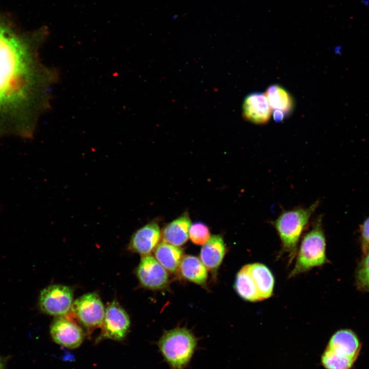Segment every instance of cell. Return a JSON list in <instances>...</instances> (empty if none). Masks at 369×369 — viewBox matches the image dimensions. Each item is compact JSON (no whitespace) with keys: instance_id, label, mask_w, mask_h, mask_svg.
Here are the masks:
<instances>
[{"instance_id":"8","label":"cell","mask_w":369,"mask_h":369,"mask_svg":"<svg viewBox=\"0 0 369 369\" xmlns=\"http://www.w3.org/2000/svg\"><path fill=\"white\" fill-rule=\"evenodd\" d=\"M101 339L121 340L127 335L130 326V320L125 310L115 301L105 309Z\"/></svg>"},{"instance_id":"10","label":"cell","mask_w":369,"mask_h":369,"mask_svg":"<svg viewBox=\"0 0 369 369\" xmlns=\"http://www.w3.org/2000/svg\"><path fill=\"white\" fill-rule=\"evenodd\" d=\"M161 232L156 222H150L132 235L128 248L142 256L150 255L159 243Z\"/></svg>"},{"instance_id":"16","label":"cell","mask_w":369,"mask_h":369,"mask_svg":"<svg viewBox=\"0 0 369 369\" xmlns=\"http://www.w3.org/2000/svg\"><path fill=\"white\" fill-rule=\"evenodd\" d=\"M185 279L201 286H205L208 279V270L198 258L192 255L183 256L178 269Z\"/></svg>"},{"instance_id":"19","label":"cell","mask_w":369,"mask_h":369,"mask_svg":"<svg viewBox=\"0 0 369 369\" xmlns=\"http://www.w3.org/2000/svg\"><path fill=\"white\" fill-rule=\"evenodd\" d=\"M264 94L272 110L281 111L285 115L290 113L293 108V101L283 87L278 85H271Z\"/></svg>"},{"instance_id":"21","label":"cell","mask_w":369,"mask_h":369,"mask_svg":"<svg viewBox=\"0 0 369 369\" xmlns=\"http://www.w3.org/2000/svg\"><path fill=\"white\" fill-rule=\"evenodd\" d=\"M189 235L191 241L199 245H203L211 237L208 227L199 222L190 225Z\"/></svg>"},{"instance_id":"17","label":"cell","mask_w":369,"mask_h":369,"mask_svg":"<svg viewBox=\"0 0 369 369\" xmlns=\"http://www.w3.org/2000/svg\"><path fill=\"white\" fill-rule=\"evenodd\" d=\"M183 252L176 247L164 241L159 243L154 250V257L168 272L175 273L178 271L183 257Z\"/></svg>"},{"instance_id":"22","label":"cell","mask_w":369,"mask_h":369,"mask_svg":"<svg viewBox=\"0 0 369 369\" xmlns=\"http://www.w3.org/2000/svg\"><path fill=\"white\" fill-rule=\"evenodd\" d=\"M357 281L362 288L369 290V250L358 270Z\"/></svg>"},{"instance_id":"25","label":"cell","mask_w":369,"mask_h":369,"mask_svg":"<svg viewBox=\"0 0 369 369\" xmlns=\"http://www.w3.org/2000/svg\"><path fill=\"white\" fill-rule=\"evenodd\" d=\"M6 359L0 356V369H5Z\"/></svg>"},{"instance_id":"13","label":"cell","mask_w":369,"mask_h":369,"mask_svg":"<svg viewBox=\"0 0 369 369\" xmlns=\"http://www.w3.org/2000/svg\"><path fill=\"white\" fill-rule=\"evenodd\" d=\"M327 347L340 355L356 360L361 350V343L354 332L348 329H342L332 336Z\"/></svg>"},{"instance_id":"3","label":"cell","mask_w":369,"mask_h":369,"mask_svg":"<svg viewBox=\"0 0 369 369\" xmlns=\"http://www.w3.org/2000/svg\"><path fill=\"white\" fill-rule=\"evenodd\" d=\"M295 258V264L289 278L321 266L328 261L321 217L314 221L311 230L303 235Z\"/></svg>"},{"instance_id":"15","label":"cell","mask_w":369,"mask_h":369,"mask_svg":"<svg viewBox=\"0 0 369 369\" xmlns=\"http://www.w3.org/2000/svg\"><path fill=\"white\" fill-rule=\"evenodd\" d=\"M259 294L260 301L270 298L273 294L275 278L271 270L264 264H248Z\"/></svg>"},{"instance_id":"26","label":"cell","mask_w":369,"mask_h":369,"mask_svg":"<svg viewBox=\"0 0 369 369\" xmlns=\"http://www.w3.org/2000/svg\"><path fill=\"white\" fill-rule=\"evenodd\" d=\"M360 4L365 6L368 7L369 6V0H360Z\"/></svg>"},{"instance_id":"9","label":"cell","mask_w":369,"mask_h":369,"mask_svg":"<svg viewBox=\"0 0 369 369\" xmlns=\"http://www.w3.org/2000/svg\"><path fill=\"white\" fill-rule=\"evenodd\" d=\"M50 332L55 342L68 348L79 347L84 339L81 327L65 316L54 318L50 325Z\"/></svg>"},{"instance_id":"14","label":"cell","mask_w":369,"mask_h":369,"mask_svg":"<svg viewBox=\"0 0 369 369\" xmlns=\"http://www.w3.org/2000/svg\"><path fill=\"white\" fill-rule=\"evenodd\" d=\"M191 220L187 213L168 223L162 230V241L176 247L183 245L189 237Z\"/></svg>"},{"instance_id":"24","label":"cell","mask_w":369,"mask_h":369,"mask_svg":"<svg viewBox=\"0 0 369 369\" xmlns=\"http://www.w3.org/2000/svg\"><path fill=\"white\" fill-rule=\"evenodd\" d=\"M285 114L282 111L279 110H274L273 117L275 121H280L283 120Z\"/></svg>"},{"instance_id":"4","label":"cell","mask_w":369,"mask_h":369,"mask_svg":"<svg viewBox=\"0 0 369 369\" xmlns=\"http://www.w3.org/2000/svg\"><path fill=\"white\" fill-rule=\"evenodd\" d=\"M197 341L189 329L176 327L165 332L157 344L170 369H185L196 350Z\"/></svg>"},{"instance_id":"18","label":"cell","mask_w":369,"mask_h":369,"mask_svg":"<svg viewBox=\"0 0 369 369\" xmlns=\"http://www.w3.org/2000/svg\"><path fill=\"white\" fill-rule=\"evenodd\" d=\"M234 288L238 295L249 302L259 301V296L253 278L248 264L243 265L237 272Z\"/></svg>"},{"instance_id":"12","label":"cell","mask_w":369,"mask_h":369,"mask_svg":"<svg viewBox=\"0 0 369 369\" xmlns=\"http://www.w3.org/2000/svg\"><path fill=\"white\" fill-rule=\"evenodd\" d=\"M227 249L223 238L220 235H214L201 248L200 254L201 261L208 270L216 276Z\"/></svg>"},{"instance_id":"2","label":"cell","mask_w":369,"mask_h":369,"mask_svg":"<svg viewBox=\"0 0 369 369\" xmlns=\"http://www.w3.org/2000/svg\"><path fill=\"white\" fill-rule=\"evenodd\" d=\"M318 205L319 201H317L309 207L283 210L275 220L271 221L281 241L278 256L286 254L289 264L295 258L299 240Z\"/></svg>"},{"instance_id":"20","label":"cell","mask_w":369,"mask_h":369,"mask_svg":"<svg viewBox=\"0 0 369 369\" xmlns=\"http://www.w3.org/2000/svg\"><path fill=\"white\" fill-rule=\"evenodd\" d=\"M321 361L325 369H351L356 360L326 347L321 356Z\"/></svg>"},{"instance_id":"6","label":"cell","mask_w":369,"mask_h":369,"mask_svg":"<svg viewBox=\"0 0 369 369\" xmlns=\"http://www.w3.org/2000/svg\"><path fill=\"white\" fill-rule=\"evenodd\" d=\"M71 310L84 326L92 329L101 326L105 313L104 304L95 293L86 294L72 304Z\"/></svg>"},{"instance_id":"7","label":"cell","mask_w":369,"mask_h":369,"mask_svg":"<svg viewBox=\"0 0 369 369\" xmlns=\"http://www.w3.org/2000/svg\"><path fill=\"white\" fill-rule=\"evenodd\" d=\"M136 274L140 284L148 289L163 290L169 283L167 271L150 254L142 256Z\"/></svg>"},{"instance_id":"1","label":"cell","mask_w":369,"mask_h":369,"mask_svg":"<svg viewBox=\"0 0 369 369\" xmlns=\"http://www.w3.org/2000/svg\"><path fill=\"white\" fill-rule=\"evenodd\" d=\"M45 31L23 33L0 20V139L32 138L56 74L40 60Z\"/></svg>"},{"instance_id":"11","label":"cell","mask_w":369,"mask_h":369,"mask_svg":"<svg viewBox=\"0 0 369 369\" xmlns=\"http://www.w3.org/2000/svg\"><path fill=\"white\" fill-rule=\"evenodd\" d=\"M272 112V109L264 93H253L244 100L242 115L247 120L252 123H266L270 120Z\"/></svg>"},{"instance_id":"23","label":"cell","mask_w":369,"mask_h":369,"mask_svg":"<svg viewBox=\"0 0 369 369\" xmlns=\"http://www.w3.org/2000/svg\"><path fill=\"white\" fill-rule=\"evenodd\" d=\"M361 234L363 242L369 245V217L364 222L362 229Z\"/></svg>"},{"instance_id":"5","label":"cell","mask_w":369,"mask_h":369,"mask_svg":"<svg viewBox=\"0 0 369 369\" xmlns=\"http://www.w3.org/2000/svg\"><path fill=\"white\" fill-rule=\"evenodd\" d=\"M73 297V291L69 286L50 285L40 292L38 306L45 314L55 317L65 316L72 308Z\"/></svg>"}]
</instances>
